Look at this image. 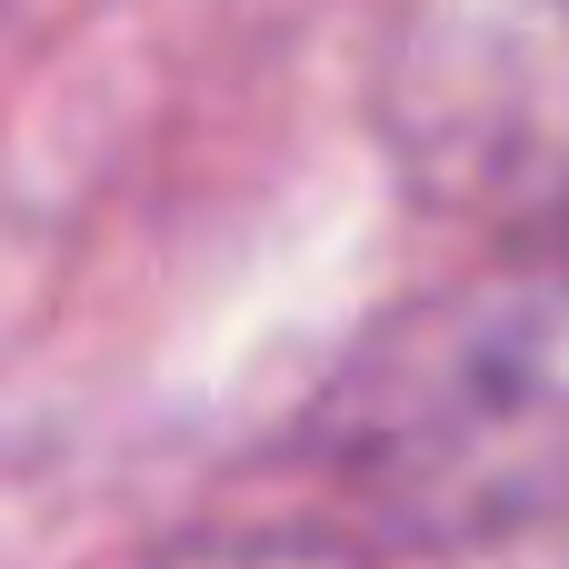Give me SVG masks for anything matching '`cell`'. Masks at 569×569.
<instances>
[{
    "label": "cell",
    "instance_id": "cell-1",
    "mask_svg": "<svg viewBox=\"0 0 569 569\" xmlns=\"http://www.w3.org/2000/svg\"><path fill=\"white\" fill-rule=\"evenodd\" d=\"M320 470L400 540L480 550L569 510V240L400 300L310 410Z\"/></svg>",
    "mask_w": 569,
    "mask_h": 569
},
{
    "label": "cell",
    "instance_id": "cell-2",
    "mask_svg": "<svg viewBox=\"0 0 569 569\" xmlns=\"http://www.w3.org/2000/svg\"><path fill=\"white\" fill-rule=\"evenodd\" d=\"M390 120L440 200L569 220V0H400Z\"/></svg>",
    "mask_w": 569,
    "mask_h": 569
},
{
    "label": "cell",
    "instance_id": "cell-3",
    "mask_svg": "<svg viewBox=\"0 0 569 569\" xmlns=\"http://www.w3.org/2000/svg\"><path fill=\"white\" fill-rule=\"evenodd\" d=\"M150 569H370L360 550H330V540H220V550H180V560Z\"/></svg>",
    "mask_w": 569,
    "mask_h": 569
}]
</instances>
